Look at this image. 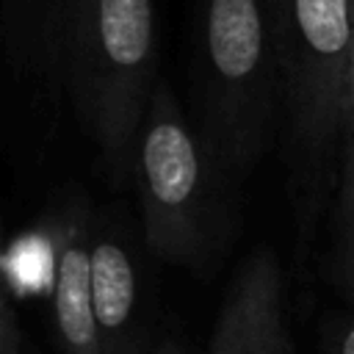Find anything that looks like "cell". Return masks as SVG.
I'll use <instances>...</instances> for the list:
<instances>
[{"label": "cell", "mask_w": 354, "mask_h": 354, "mask_svg": "<svg viewBox=\"0 0 354 354\" xmlns=\"http://www.w3.org/2000/svg\"><path fill=\"white\" fill-rule=\"evenodd\" d=\"M61 75L83 130L122 177L155 94V0H72Z\"/></svg>", "instance_id": "cell-1"}, {"label": "cell", "mask_w": 354, "mask_h": 354, "mask_svg": "<svg viewBox=\"0 0 354 354\" xmlns=\"http://www.w3.org/2000/svg\"><path fill=\"white\" fill-rule=\"evenodd\" d=\"M196 33L205 149L216 166L246 169L282 94L266 0H202Z\"/></svg>", "instance_id": "cell-2"}, {"label": "cell", "mask_w": 354, "mask_h": 354, "mask_svg": "<svg viewBox=\"0 0 354 354\" xmlns=\"http://www.w3.org/2000/svg\"><path fill=\"white\" fill-rule=\"evenodd\" d=\"M210 155L183 119L166 86H155L136 147L144 238L152 254L177 266H199L207 252Z\"/></svg>", "instance_id": "cell-3"}, {"label": "cell", "mask_w": 354, "mask_h": 354, "mask_svg": "<svg viewBox=\"0 0 354 354\" xmlns=\"http://www.w3.org/2000/svg\"><path fill=\"white\" fill-rule=\"evenodd\" d=\"M266 14L293 130L310 155H324L340 130L354 53L351 0H266Z\"/></svg>", "instance_id": "cell-4"}, {"label": "cell", "mask_w": 354, "mask_h": 354, "mask_svg": "<svg viewBox=\"0 0 354 354\" xmlns=\"http://www.w3.org/2000/svg\"><path fill=\"white\" fill-rule=\"evenodd\" d=\"M282 268L274 249H254L238 268L221 304L210 354H288Z\"/></svg>", "instance_id": "cell-5"}, {"label": "cell", "mask_w": 354, "mask_h": 354, "mask_svg": "<svg viewBox=\"0 0 354 354\" xmlns=\"http://www.w3.org/2000/svg\"><path fill=\"white\" fill-rule=\"evenodd\" d=\"M53 313L69 354H102L91 296V241L83 213H69L53 232Z\"/></svg>", "instance_id": "cell-6"}, {"label": "cell", "mask_w": 354, "mask_h": 354, "mask_svg": "<svg viewBox=\"0 0 354 354\" xmlns=\"http://www.w3.org/2000/svg\"><path fill=\"white\" fill-rule=\"evenodd\" d=\"M72 0H0L8 64L19 75H61Z\"/></svg>", "instance_id": "cell-7"}, {"label": "cell", "mask_w": 354, "mask_h": 354, "mask_svg": "<svg viewBox=\"0 0 354 354\" xmlns=\"http://www.w3.org/2000/svg\"><path fill=\"white\" fill-rule=\"evenodd\" d=\"M91 296L102 354H130L138 274L133 257L116 238L91 241Z\"/></svg>", "instance_id": "cell-8"}, {"label": "cell", "mask_w": 354, "mask_h": 354, "mask_svg": "<svg viewBox=\"0 0 354 354\" xmlns=\"http://www.w3.org/2000/svg\"><path fill=\"white\" fill-rule=\"evenodd\" d=\"M340 279L346 290L354 296V152L346 160L343 196H340V252H337Z\"/></svg>", "instance_id": "cell-9"}, {"label": "cell", "mask_w": 354, "mask_h": 354, "mask_svg": "<svg viewBox=\"0 0 354 354\" xmlns=\"http://www.w3.org/2000/svg\"><path fill=\"white\" fill-rule=\"evenodd\" d=\"M0 354H22V329L8 299L0 304Z\"/></svg>", "instance_id": "cell-10"}, {"label": "cell", "mask_w": 354, "mask_h": 354, "mask_svg": "<svg viewBox=\"0 0 354 354\" xmlns=\"http://www.w3.org/2000/svg\"><path fill=\"white\" fill-rule=\"evenodd\" d=\"M340 133L346 136L348 152H354V53L346 69V83H343V105H340Z\"/></svg>", "instance_id": "cell-11"}, {"label": "cell", "mask_w": 354, "mask_h": 354, "mask_svg": "<svg viewBox=\"0 0 354 354\" xmlns=\"http://www.w3.org/2000/svg\"><path fill=\"white\" fill-rule=\"evenodd\" d=\"M337 354H354V318L348 321V326L343 329V335L337 340Z\"/></svg>", "instance_id": "cell-12"}, {"label": "cell", "mask_w": 354, "mask_h": 354, "mask_svg": "<svg viewBox=\"0 0 354 354\" xmlns=\"http://www.w3.org/2000/svg\"><path fill=\"white\" fill-rule=\"evenodd\" d=\"M158 354H180V351H177V348H174V346H169V348H160V351H158Z\"/></svg>", "instance_id": "cell-13"}, {"label": "cell", "mask_w": 354, "mask_h": 354, "mask_svg": "<svg viewBox=\"0 0 354 354\" xmlns=\"http://www.w3.org/2000/svg\"><path fill=\"white\" fill-rule=\"evenodd\" d=\"M351 14H354V0H351Z\"/></svg>", "instance_id": "cell-14"}]
</instances>
